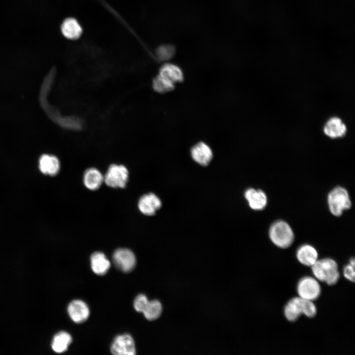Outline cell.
Masks as SVG:
<instances>
[{
    "instance_id": "6da1fadb",
    "label": "cell",
    "mask_w": 355,
    "mask_h": 355,
    "mask_svg": "<svg viewBox=\"0 0 355 355\" xmlns=\"http://www.w3.org/2000/svg\"><path fill=\"white\" fill-rule=\"evenodd\" d=\"M311 268L314 277L319 281L332 285L336 284L339 279L338 264L332 258L318 259Z\"/></svg>"
},
{
    "instance_id": "7a4b0ae2",
    "label": "cell",
    "mask_w": 355,
    "mask_h": 355,
    "mask_svg": "<svg viewBox=\"0 0 355 355\" xmlns=\"http://www.w3.org/2000/svg\"><path fill=\"white\" fill-rule=\"evenodd\" d=\"M269 236L275 245L282 248L290 247L294 238L292 228L283 220L276 221L272 224L269 230Z\"/></svg>"
},
{
    "instance_id": "3957f363",
    "label": "cell",
    "mask_w": 355,
    "mask_h": 355,
    "mask_svg": "<svg viewBox=\"0 0 355 355\" xmlns=\"http://www.w3.org/2000/svg\"><path fill=\"white\" fill-rule=\"evenodd\" d=\"M327 204L330 213L336 216H340L352 206L347 190L341 186H337L330 191L327 196Z\"/></svg>"
},
{
    "instance_id": "277c9868",
    "label": "cell",
    "mask_w": 355,
    "mask_h": 355,
    "mask_svg": "<svg viewBox=\"0 0 355 355\" xmlns=\"http://www.w3.org/2000/svg\"><path fill=\"white\" fill-rule=\"evenodd\" d=\"M297 291L299 297L313 301L320 296L321 287L319 281L315 277L306 276L299 281Z\"/></svg>"
},
{
    "instance_id": "5b68a950",
    "label": "cell",
    "mask_w": 355,
    "mask_h": 355,
    "mask_svg": "<svg viewBox=\"0 0 355 355\" xmlns=\"http://www.w3.org/2000/svg\"><path fill=\"white\" fill-rule=\"evenodd\" d=\"M128 178V171L123 165L112 164L108 169L104 181L108 186L124 188Z\"/></svg>"
},
{
    "instance_id": "8992f818",
    "label": "cell",
    "mask_w": 355,
    "mask_h": 355,
    "mask_svg": "<svg viewBox=\"0 0 355 355\" xmlns=\"http://www.w3.org/2000/svg\"><path fill=\"white\" fill-rule=\"evenodd\" d=\"M110 351L116 355H134L136 354L134 341L132 336L127 334L117 336L112 342Z\"/></svg>"
},
{
    "instance_id": "52a82bcc",
    "label": "cell",
    "mask_w": 355,
    "mask_h": 355,
    "mask_svg": "<svg viewBox=\"0 0 355 355\" xmlns=\"http://www.w3.org/2000/svg\"><path fill=\"white\" fill-rule=\"evenodd\" d=\"M113 262L116 267L124 272L132 271L136 264L134 253L127 248H118L113 255Z\"/></svg>"
},
{
    "instance_id": "ba28073f",
    "label": "cell",
    "mask_w": 355,
    "mask_h": 355,
    "mask_svg": "<svg viewBox=\"0 0 355 355\" xmlns=\"http://www.w3.org/2000/svg\"><path fill=\"white\" fill-rule=\"evenodd\" d=\"M323 131L328 138L335 139L345 136L347 131L346 124L337 116L331 117L325 123Z\"/></svg>"
},
{
    "instance_id": "9c48e42d",
    "label": "cell",
    "mask_w": 355,
    "mask_h": 355,
    "mask_svg": "<svg viewBox=\"0 0 355 355\" xmlns=\"http://www.w3.org/2000/svg\"><path fill=\"white\" fill-rule=\"evenodd\" d=\"M162 206L160 199L155 194L149 193L141 197L138 207L142 213L146 215H152Z\"/></svg>"
},
{
    "instance_id": "30bf717a",
    "label": "cell",
    "mask_w": 355,
    "mask_h": 355,
    "mask_svg": "<svg viewBox=\"0 0 355 355\" xmlns=\"http://www.w3.org/2000/svg\"><path fill=\"white\" fill-rule=\"evenodd\" d=\"M38 163V170L44 175L54 176L59 172L60 163L55 156L43 154L40 157Z\"/></svg>"
},
{
    "instance_id": "8fae6325",
    "label": "cell",
    "mask_w": 355,
    "mask_h": 355,
    "mask_svg": "<svg viewBox=\"0 0 355 355\" xmlns=\"http://www.w3.org/2000/svg\"><path fill=\"white\" fill-rule=\"evenodd\" d=\"M191 155L194 161L200 165H208L213 157L210 147L204 142H199L191 149Z\"/></svg>"
},
{
    "instance_id": "7c38bea8",
    "label": "cell",
    "mask_w": 355,
    "mask_h": 355,
    "mask_svg": "<svg viewBox=\"0 0 355 355\" xmlns=\"http://www.w3.org/2000/svg\"><path fill=\"white\" fill-rule=\"evenodd\" d=\"M68 311L71 320L78 323L85 321L89 315V310L87 305L80 300L72 301L68 306Z\"/></svg>"
},
{
    "instance_id": "4fadbf2b",
    "label": "cell",
    "mask_w": 355,
    "mask_h": 355,
    "mask_svg": "<svg viewBox=\"0 0 355 355\" xmlns=\"http://www.w3.org/2000/svg\"><path fill=\"white\" fill-rule=\"evenodd\" d=\"M305 300L295 297L290 299L284 307V315L289 321H295L304 314Z\"/></svg>"
},
{
    "instance_id": "5bb4252c",
    "label": "cell",
    "mask_w": 355,
    "mask_h": 355,
    "mask_svg": "<svg viewBox=\"0 0 355 355\" xmlns=\"http://www.w3.org/2000/svg\"><path fill=\"white\" fill-rule=\"evenodd\" d=\"M245 197L250 208L254 210H262L265 208L267 204V196L260 189L248 188L245 192Z\"/></svg>"
},
{
    "instance_id": "9a60e30c",
    "label": "cell",
    "mask_w": 355,
    "mask_h": 355,
    "mask_svg": "<svg viewBox=\"0 0 355 355\" xmlns=\"http://www.w3.org/2000/svg\"><path fill=\"white\" fill-rule=\"evenodd\" d=\"M61 30L63 35L67 39L76 40L82 34V28L79 22L74 18L69 17L63 22Z\"/></svg>"
},
{
    "instance_id": "2e32d148",
    "label": "cell",
    "mask_w": 355,
    "mask_h": 355,
    "mask_svg": "<svg viewBox=\"0 0 355 355\" xmlns=\"http://www.w3.org/2000/svg\"><path fill=\"white\" fill-rule=\"evenodd\" d=\"M158 74L174 84L181 82L184 79L181 68L171 63L163 64L159 69Z\"/></svg>"
},
{
    "instance_id": "e0dca14e",
    "label": "cell",
    "mask_w": 355,
    "mask_h": 355,
    "mask_svg": "<svg viewBox=\"0 0 355 355\" xmlns=\"http://www.w3.org/2000/svg\"><path fill=\"white\" fill-rule=\"evenodd\" d=\"M296 258L302 264L311 267L318 259V253L312 245L304 244L297 250Z\"/></svg>"
},
{
    "instance_id": "ac0fdd59",
    "label": "cell",
    "mask_w": 355,
    "mask_h": 355,
    "mask_svg": "<svg viewBox=\"0 0 355 355\" xmlns=\"http://www.w3.org/2000/svg\"><path fill=\"white\" fill-rule=\"evenodd\" d=\"M91 268L93 272L99 275L105 274L110 264L109 260L102 252H95L91 256Z\"/></svg>"
},
{
    "instance_id": "d6986e66",
    "label": "cell",
    "mask_w": 355,
    "mask_h": 355,
    "mask_svg": "<svg viewBox=\"0 0 355 355\" xmlns=\"http://www.w3.org/2000/svg\"><path fill=\"white\" fill-rule=\"evenodd\" d=\"M104 181V177L97 169L92 168L87 169L83 176V182L89 189L95 190L98 189Z\"/></svg>"
},
{
    "instance_id": "ffe728a7",
    "label": "cell",
    "mask_w": 355,
    "mask_h": 355,
    "mask_svg": "<svg viewBox=\"0 0 355 355\" xmlns=\"http://www.w3.org/2000/svg\"><path fill=\"white\" fill-rule=\"evenodd\" d=\"M71 340V337L68 333L65 331L60 332L55 335L53 338L52 349L56 353H63L67 350Z\"/></svg>"
},
{
    "instance_id": "44dd1931",
    "label": "cell",
    "mask_w": 355,
    "mask_h": 355,
    "mask_svg": "<svg viewBox=\"0 0 355 355\" xmlns=\"http://www.w3.org/2000/svg\"><path fill=\"white\" fill-rule=\"evenodd\" d=\"M162 312L161 303L157 300L149 301L142 313L145 318L150 320L158 319Z\"/></svg>"
},
{
    "instance_id": "7402d4cb",
    "label": "cell",
    "mask_w": 355,
    "mask_h": 355,
    "mask_svg": "<svg viewBox=\"0 0 355 355\" xmlns=\"http://www.w3.org/2000/svg\"><path fill=\"white\" fill-rule=\"evenodd\" d=\"M154 90L159 93H165L173 90L175 84L158 74L153 80Z\"/></svg>"
},
{
    "instance_id": "603a6c76",
    "label": "cell",
    "mask_w": 355,
    "mask_h": 355,
    "mask_svg": "<svg viewBox=\"0 0 355 355\" xmlns=\"http://www.w3.org/2000/svg\"><path fill=\"white\" fill-rule=\"evenodd\" d=\"M175 47L171 44H163L159 46L156 50L158 58L161 61H168L175 55Z\"/></svg>"
},
{
    "instance_id": "cb8c5ba5",
    "label": "cell",
    "mask_w": 355,
    "mask_h": 355,
    "mask_svg": "<svg viewBox=\"0 0 355 355\" xmlns=\"http://www.w3.org/2000/svg\"><path fill=\"white\" fill-rule=\"evenodd\" d=\"M148 301L145 295L141 294L138 295L136 297L134 302L135 310L137 312L142 313Z\"/></svg>"
},
{
    "instance_id": "d4e9b609",
    "label": "cell",
    "mask_w": 355,
    "mask_h": 355,
    "mask_svg": "<svg viewBox=\"0 0 355 355\" xmlns=\"http://www.w3.org/2000/svg\"><path fill=\"white\" fill-rule=\"evenodd\" d=\"M317 312V308L313 302L305 300L303 315L308 318H312L316 315Z\"/></svg>"
},
{
    "instance_id": "484cf974",
    "label": "cell",
    "mask_w": 355,
    "mask_h": 355,
    "mask_svg": "<svg viewBox=\"0 0 355 355\" xmlns=\"http://www.w3.org/2000/svg\"><path fill=\"white\" fill-rule=\"evenodd\" d=\"M343 274L346 279L351 282H355V267H353L350 264L346 265L343 269Z\"/></svg>"
},
{
    "instance_id": "4316f807",
    "label": "cell",
    "mask_w": 355,
    "mask_h": 355,
    "mask_svg": "<svg viewBox=\"0 0 355 355\" xmlns=\"http://www.w3.org/2000/svg\"><path fill=\"white\" fill-rule=\"evenodd\" d=\"M349 264L353 267H355V260L354 258H352L350 259Z\"/></svg>"
}]
</instances>
